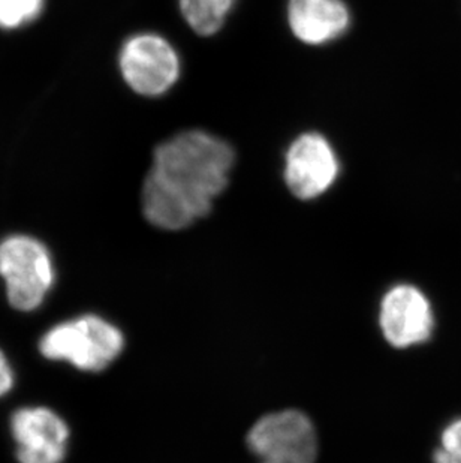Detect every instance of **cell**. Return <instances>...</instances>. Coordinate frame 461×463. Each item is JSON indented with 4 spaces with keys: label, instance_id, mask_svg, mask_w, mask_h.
I'll list each match as a JSON object with an SVG mask.
<instances>
[{
    "label": "cell",
    "instance_id": "cell-5",
    "mask_svg": "<svg viewBox=\"0 0 461 463\" xmlns=\"http://www.w3.org/2000/svg\"><path fill=\"white\" fill-rule=\"evenodd\" d=\"M246 442L259 463H315L318 456L314 423L296 410L264 415L249 430Z\"/></svg>",
    "mask_w": 461,
    "mask_h": 463
},
{
    "label": "cell",
    "instance_id": "cell-10",
    "mask_svg": "<svg viewBox=\"0 0 461 463\" xmlns=\"http://www.w3.org/2000/svg\"><path fill=\"white\" fill-rule=\"evenodd\" d=\"M179 4L192 31L212 36L222 29L235 0H179Z\"/></svg>",
    "mask_w": 461,
    "mask_h": 463
},
{
    "label": "cell",
    "instance_id": "cell-14",
    "mask_svg": "<svg viewBox=\"0 0 461 463\" xmlns=\"http://www.w3.org/2000/svg\"><path fill=\"white\" fill-rule=\"evenodd\" d=\"M433 459H435V463H461V458H456V459H447V458H442V456L436 455L433 456Z\"/></svg>",
    "mask_w": 461,
    "mask_h": 463
},
{
    "label": "cell",
    "instance_id": "cell-7",
    "mask_svg": "<svg viewBox=\"0 0 461 463\" xmlns=\"http://www.w3.org/2000/svg\"><path fill=\"white\" fill-rule=\"evenodd\" d=\"M340 162L330 141L316 132L294 140L285 157V182L300 200L321 197L339 177Z\"/></svg>",
    "mask_w": 461,
    "mask_h": 463
},
{
    "label": "cell",
    "instance_id": "cell-8",
    "mask_svg": "<svg viewBox=\"0 0 461 463\" xmlns=\"http://www.w3.org/2000/svg\"><path fill=\"white\" fill-rule=\"evenodd\" d=\"M379 326L390 345L409 348L430 339L435 317L430 302L417 287L396 285L381 302Z\"/></svg>",
    "mask_w": 461,
    "mask_h": 463
},
{
    "label": "cell",
    "instance_id": "cell-1",
    "mask_svg": "<svg viewBox=\"0 0 461 463\" xmlns=\"http://www.w3.org/2000/svg\"><path fill=\"white\" fill-rule=\"evenodd\" d=\"M235 154L209 132H180L153 152L144 179L141 209L153 227L180 232L212 212L227 189Z\"/></svg>",
    "mask_w": 461,
    "mask_h": 463
},
{
    "label": "cell",
    "instance_id": "cell-3",
    "mask_svg": "<svg viewBox=\"0 0 461 463\" xmlns=\"http://www.w3.org/2000/svg\"><path fill=\"white\" fill-rule=\"evenodd\" d=\"M56 262L38 237L14 232L0 241V278L13 309H40L56 285Z\"/></svg>",
    "mask_w": 461,
    "mask_h": 463
},
{
    "label": "cell",
    "instance_id": "cell-11",
    "mask_svg": "<svg viewBox=\"0 0 461 463\" xmlns=\"http://www.w3.org/2000/svg\"><path fill=\"white\" fill-rule=\"evenodd\" d=\"M45 0H0V31L14 32L38 22Z\"/></svg>",
    "mask_w": 461,
    "mask_h": 463
},
{
    "label": "cell",
    "instance_id": "cell-12",
    "mask_svg": "<svg viewBox=\"0 0 461 463\" xmlns=\"http://www.w3.org/2000/svg\"><path fill=\"white\" fill-rule=\"evenodd\" d=\"M435 453L447 459L461 458V420L454 421L445 429L442 433V447Z\"/></svg>",
    "mask_w": 461,
    "mask_h": 463
},
{
    "label": "cell",
    "instance_id": "cell-9",
    "mask_svg": "<svg viewBox=\"0 0 461 463\" xmlns=\"http://www.w3.org/2000/svg\"><path fill=\"white\" fill-rule=\"evenodd\" d=\"M287 22L301 43L323 45L348 32L351 14L343 0H289Z\"/></svg>",
    "mask_w": 461,
    "mask_h": 463
},
{
    "label": "cell",
    "instance_id": "cell-13",
    "mask_svg": "<svg viewBox=\"0 0 461 463\" xmlns=\"http://www.w3.org/2000/svg\"><path fill=\"white\" fill-rule=\"evenodd\" d=\"M14 385H15V373H14L13 364L5 354V351L0 348V398H5L14 389Z\"/></svg>",
    "mask_w": 461,
    "mask_h": 463
},
{
    "label": "cell",
    "instance_id": "cell-2",
    "mask_svg": "<svg viewBox=\"0 0 461 463\" xmlns=\"http://www.w3.org/2000/svg\"><path fill=\"white\" fill-rule=\"evenodd\" d=\"M125 345V335L116 324L102 315L83 314L48 328L38 342V350L50 362L99 373L122 355Z\"/></svg>",
    "mask_w": 461,
    "mask_h": 463
},
{
    "label": "cell",
    "instance_id": "cell-4",
    "mask_svg": "<svg viewBox=\"0 0 461 463\" xmlns=\"http://www.w3.org/2000/svg\"><path fill=\"white\" fill-rule=\"evenodd\" d=\"M118 72L132 92L159 98L180 77V57L170 41L153 32L134 33L118 50Z\"/></svg>",
    "mask_w": 461,
    "mask_h": 463
},
{
    "label": "cell",
    "instance_id": "cell-6",
    "mask_svg": "<svg viewBox=\"0 0 461 463\" xmlns=\"http://www.w3.org/2000/svg\"><path fill=\"white\" fill-rule=\"evenodd\" d=\"M18 463H63L71 429L66 420L44 405L18 408L9 419Z\"/></svg>",
    "mask_w": 461,
    "mask_h": 463
}]
</instances>
